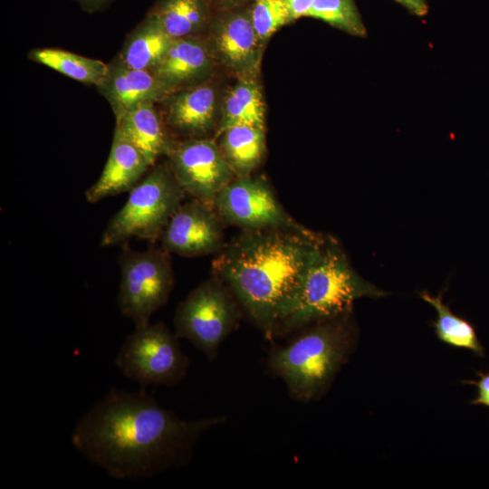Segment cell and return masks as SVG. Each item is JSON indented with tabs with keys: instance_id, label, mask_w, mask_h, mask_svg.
Wrapping results in <instances>:
<instances>
[{
	"instance_id": "1",
	"label": "cell",
	"mask_w": 489,
	"mask_h": 489,
	"mask_svg": "<svg viewBox=\"0 0 489 489\" xmlns=\"http://www.w3.org/2000/svg\"><path fill=\"white\" fill-rule=\"evenodd\" d=\"M224 416L187 420L146 389L110 388L77 421L74 448L116 479H142L186 465L200 436Z\"/></svg>"
},
{
	"instance_id": "2",
	"label": "cell",
	"mask_w": 489,
	"mask_h": 489,
	"mask_svg": "<svg viewBox=\"0 0 489 489\" xmlns=\"http://www.w3.org/2000/svg\"><path fill=\"white\" fill-rule=\"evenodd\" d=\"M324 235L301 228L242 230L215 254L212 274L272 340L292 309Z\"/></svg>"
},
{
	"instance_id": "3",
	"label": "cell",
	"mask_w": 489,
	"mask_h": 489,
	"mask_svg": "<svg viewBox=\"0 0 489 489\" xmlns=\"http://www.w3.org/2000/svg\"><path fill=\"white\" fill-rule=\"evenodd\" d=\"M273 346L266 364L300 402L321 399L354 351L359 337L353 310L309 325Z\"/></svg>"
},
{
	"instance_id": "4",
	"label": "cell",
	"mask_w": 489,
	"mask_h": 489,
	"mask_svg": "<svg viewBox=\"0 0 489 489\" xmlns=\"http://www.w3.org/2000/svg\"><path fill=\"white\" fill-rule=\"evenodd\" d=\"M387 294L353 268L335 237L324 235L294 303L278 325L273 339L353 310L359 299H378Z\"/></svg>"
},
{
	"instance_id": "5",
	"label": "cell",
	"mask_w": 489,
	"mask_h": 489,
	"mask_svg": "<svg viewBox=\"0 0 489 489\" xmlns=\"http://www.w3.org/2000/svg\"><path fill=\"white\" fill-rule=\"evenodd\" d=\"M168 163L152 166L129 192L123 206L110 218L100 244H123L130 238L159 239L185 197Z\"/></svg>"
},
{
	"instance_id": "6",
	"label": "cell",
	"mask_w": 489,
	"mask_h": 489,
	"mask_svg": "<svg viewBox=\"0 0 489 489\" xmlns=\"http://www.w3.org/2000/svg\"><path fill=\"white\" fill-rule=\"evenodd\" d=\"M243 316L231 290L211 274L177 305L175 333L190 341L212 361L217 357L220 345L238 329Z\"/></svg>"
},
{
	"instance_id": "7",
	"label": "cell",
	"mask_w": 489,
	"mask_h": 489,
	"mask_svg": "<svg viewBox=\"0 0 489 489\" xmlns=\"http://www.w3.org/2000/svg\"><path fill=\"white\" fill-rule=\"evenodd\" d=\"M118 305L135 327L149 323L154 312L165 306L174 288L170 253L160 248L145 251L121 244Z\"/></svg>"
},
{
	"instance_id": "8",
	"label": "cell",
	"mask_w": 489,
	"mask_h": 489,
	"mask_svg": "<svg viewBox=\"0 0 489 489\" xmlns=\"http://www.w3.org/2000/svg\"><path fill=\"white\" fill-rule=\"evenodd\" d=\"M178 339L162 321L135 327L120 347L115 364L142 389L177 385L186 378L191 363Z\"/></svg>"
},
{
	"instance_id": "9",
	"label": "cell",
	"mask_w": 489,
	"mask_h": 489,
	"mask_svg": "<svg viewBox=\"0 0 489 489\" xmlns=\"http://www.w3.org/2000/svg\"><path fill=\"white\" fill-rule=\"evenodd\" d=\"M214 208L225 225L242 230L301 228L261 176L235 177L217 195Z\"/></svg>"
},
{
	"instance_id": "10",
	"label": "cell",
	"mask_w": 489,
	"mask_h": 489,
	"mask_svg": "<svg viewBox=\"0 0 489 489\" xmlns=\"http://www.w3.org/2000/svg\"><path fill=\"white\" fill-rule=\"evenodd\" d=\"M168 165L186 195L213 206L220 191L235 177L212 139L177 140Z\"/></svg>"
},
{
	"instance_id": "11",
	"label": "cell",
	"mask_w": 489,
	"mask_h": 489,
	"mask_svg": "<svg viewBox=\"0 0 489 489\" xmlns=\"http://www.w3.org/2000/svg\"><path fill=\"white\" fill-rule=\"evenodd\" d=\"M206 34L215 60L239 79L256 76L264 43L254 28L248 5L216 11Z\"/></svg>"
},
{
	"instance_id": "12",
	"label": "cell",
	"mask_w": 489,
	"mask_h": 489,
	"mask_svg": "<svg viewBox=\"0 0 489 489\" xmlns=\"http://www.w3.org/2000/svg\"><path fill=\"white\" fill-rule=\"evenodd\" d=\"M225 226L213 206L192 198L168 220L159 238L161 247L184 257L216 254L225 244Z\"/></svg>"
},
{
	"instance_id": "13",
	"label": "cell",
	"mask_w": 489,
	"mask_h": 489,
	"mask_svg": "<svg viewBox=\"0 0 489 489\" xmlns=\"http://www.w3.org/2000/svg\"><path fill=\"white\" fill-rule=\"evenodd\" d=\"M158 104L168 131L181 139L208 138L215 127L217 93L206 81L176 91Z\"/></svg>"
},
{
	"instance_id": "14",
	"label": "cell",
	"mask_w": 489,
	"mask_h": 489,
	"mask_svg": "<svg viewBox=\"0 0 489 489\" xmlns=\"http://www.w3.org/2000/svg\"><path fill=\"white\" fill-rule=\"evenodd\" d=\"M203 39V36L173 39L150 71L170 94L205 82L211 73L215 59Z\"/></svg>"
},
{
	"instance_id": "15",
	"label": "cell",
	"mask_w": 489,
	"mask_h": 489,
	"mask_svg": "<svg viewBox=\"0 0 489 489\" xmlns=\"http://www.w3.org/2000/svg\"><path fill=\"white\" fill-rule=\"evenodd\" d=\"M143 152L115 129L103 170L86 191L89 203L129 192L151 168Z\"/></svg>"
},
{
	"instance_id": "16",
	"label": "cell",
	"mask_w": 489,
	"mask_h": 489,
	"mask_svg": "<svg viewBox=\"0 0 489 489\" xmlns=\"http://www.w3.org/2000/svg\"><path fill=\"white\" fill-rule=\"evenodd\" d=\"M97 89L116 119L137 105L158 103L170 94L150 71L131 68L117 57L109 63L108 73Z\"/></svg>"
},
{
	"instance_id": "17",
	"label": "cell",
	"mask_w": 489,
	"mask_h": 489,
	"mask_svg": "<svg viewBox=\"0 0 489 489\" xmlns=\"http://www.w3.org/2000/svg\"><path fill=\"white\" fill-rule=\"evenodd\" d=\"M156 105L145 102L135 106L116 119L115 128L143 152L151 166L159 157L167 156L177 141Z\"/></svg>"
},
{
	"instance_id": "18",
	"label": "cell",
	"mask_w": 489,
	"mask_h": 489,
	"mask_svg": "<svg viewBox=\"0 0 489 489\" xmlns=\"http://www.w3.org/2000/svg\"><path fill=\"white\" fill-rule=\"evenodd\" d=\"M209 0H158L151 18L171 39L203 36L215 15Z\"/></svg>"
},
{
	"instance_id": "19",
	"label": "cell",
	"mask_w": 489,
	"mask_h": 489,
	"mask_svg": "<svg viewBox=\"0 0 489 489\" xmlns=\"http://www.w3.org/2000/svg\"><path fill=\"white\" fill-rule=\"evenodd\" d=\"M220 150L235 177L252 175L265 154L264 129L234 126L221 133Z\"/></svg>"
},
{
	"instance_id": "20",
	"label": "cell",
	"mask_w": 489,
	"mask_h": 489,
	"mask_svg": "<svg viewBox=\"0 0 489 489\" xmlns=\"http://www.w3.org/2000/svg\"><path fill=\"white\" fill-rule=\"evenodd\" d=\"M241 125L264 129V103L254 78L239 79L225 95L216 136L231 127Z\"/></svg>"
},
{
	"instance_id": "21",
	"label": "cell",
	"mask_w": 489,
	"mask_h": 489,
	"mask_svg": "<svg viewBox=\"0 0 489 489\" xmlns=\"http://www.w3.org/2000/svg\"><path fill=\"white\" fill-rule=\"evenodd\" d=\"M172 40L146 15L129 34L117 58L131 68L151 71L161 60Z\"/></svg>"
},
{
	"instance_id": "22",
	"label": "cell",
	"mask_w": 489,
	"mask_h": 489,
	"mask_svg": "<svg viewBox=\"0 0 489 489\" xmlns=\"http://www.w3.org/2000/svg\"><path fill=\"white\" fill-rule=\"evenodd\" d=\"M418 295L436 311L433 327L440 341L455 349L469 350L479 358L485 357L484 347L479 340L475 325L465 318L455 314L443 302L442 293L434 296L422 291Z\"/></svg>"
},
{
	"instance_id": "23",
	"label": "cell",
	"mask_w": 489,
	"mask_h": 489,
	"mask_svg": "<svg viewBox=\"0 0 489 489\" xmlns=\"http://www.w3.org/2000/svg\"><path fill=\"white\" fill-rule=\"evenodd\" d=\"M28 58L79 82L99 86L109 71V63L57 48H35Z\"/></svg>"
},
{
	"instance_id": "24",
	"label": "cell",
	"mask_w": 489,
	"mask_h": 489,
	"mask_svg": "<svg viewBox=\"0 0 489 489\" xmlns=\"http://www.w3.org/2000/svg\"><path fill=\"white\" fill-rule=\"evenodd\" d=\"M307 17L321 20L355 36H365L367 33L353 0H314Z\"/></svg>"
},
{
	"instance_id": "25",
	"label": "cell",
	"mask_w": 489,
	"mask_h": 489,
	"mask_svg": "<svg viewBox=\"0 0 489 489\" xmlns=\"http://www.w3.org/2000/svg\"><path fill=\"white\" fill-rule=\"evenodd\" d=\"M248 6L254 28L264 43L280 28L292 23L283 0H252Z\"/></svg>"
},
{
	"instance_id": "26",
	"label": "cell",
	"mask_w": 489,
	"mask_h": 489,
	"mask_svg": "<svg viewBox=\"0 0 489 489\" xmlns=\"http://www.w3.org/2000/svg\"><path fill=\"white\" fill-rule=\"evenodd\" d=\"M477 380H462L463 384L475 386L476 396L470 400L473 406H484L489 408V372L475 371Z\"/></svg>"
},
{
	"instance_id": "27",
	"label": "cell",
	"mask_w": 489,
	"mask_h": 489,
	"mask_svg": "<svg viewBox=\"0 0 489 489\" xmlns=\"http://www.w3.org/2000/svg\"><path fill=\"white\" fill-rule=\"evenodd\" d=\"M293 22L301 17H307L314 0H283Z\"/></svg>"
},
{
	"instance_id": "28",
	"label": "cell",
	"mask_w": 489,
	"mask_h": 489,
	"mask_svg": "<svg viewBox=\"0 0 489 489\" xmlns=\"http://www.w3.org/2000/svg\"><path fill=\"white\" fill-rule=\"evenodd\" d=\"M404 5L409 12L417 16H424L427 14L428 6L427 0H396Z\"/></svg>"
},
{
	"instance_id": "29",
	"label": "cell",
	"mask_w": 489,
	"mask_h": 489,
	"mask_svg": "<svg viewBox=\"0 0 489 489\" xmlns=\"http://www.w3.org/2000/svg\"><path fill=\"white\" fill-rule=\"evenodd\" d=\"M81 8L88 13H94L105 9L113 0H72Z\"/></svg>"
},
{
	"instance_id": "30",
	"label": "cell",
	"mask_w": 489,
	"mask_h": 489,
	"mask_svg": "<svg viewBox=\"0 0 489 489\" xmlns=\"http://www.w3.org/2000/svg\"><path fill=\"white\" fill-rule=\"evenodd\" d=\"M215 11L236 8L248 5L252 0H209Z\"/></svg>"
}]
</instances>
